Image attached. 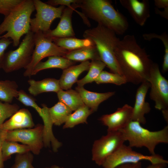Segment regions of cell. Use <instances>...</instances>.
<instances>
[{"instance_id":"obj_1","label":"cell","mask_w":168,"mask_h":168,"mask_svg":"<svg viewBox=\"0 0 168 168\" xmlns=\"http://www.w3.org/2000/svg\"><path fill=\"white\" fill-rule=\"evenodd\" d=\"M115 55L127 82L137 85L147 81L153 62L145 49L138 44L134 35H127L119 40Z\"/></svg>"},{"instance_id":"obj_2","label":"cell","mask_w":168,"mask_h":168,"mask_svg":"<svg viewBox=\"0 0 168 168\" xmlns=\"http://www.w3.org/2000/svg\"><path fill=\"white\" fill-rule=\"evenodd\" d=\"M77 4L87 18L113 31L116 34H123L128 28L126 18L114 8L110 1L80 0Z\"/></svg>"},{"instance_id":"obj_3","label":"cell","mask_w":168,"mask_h":168,"mask_svg":"<svg viewBox=\"0 0 168 168\" xmlns=\"http://www.w3.org/2000/svg\"><path fill=\"white\" fill-rule=\"evenodd\" d=\"M35 8L32 0H23L0 24V38L11 39L18 46L21 37L30 31L31 16Z\"/></svg>"},{"instance_id":"obj_4","label":"cell","mask_w":168,"mask_h":168,"mask_svg":"<svg viewBox=\"0 0 168 168\" xmlns=\"http://www.w3.org/2000/svg\"><path fill=\"white\" fill-rule=\"evenodd\" d=\"M113 31L102 26H97L85 30V39L89 40L96 47L100 60L112 72L122 76L115 55V51L120 39Z\"/></svg>"},{"instance_id":"obj_5","label":"cell","mask_w":168,"mask_h":168,"mask_svg":"<svg viewBox=\"0 0 168 168\" xmlns=\"http://www.w3.org/2000/svg\"><path fill=\"white\" fill-rule=\"evenodd\" d=\"M125 141L131 147H146L151 155L156 154V147L160 143H168V126L162 129L150 131L142 127L138 122L131 121L124 128L119 130Z\"/></svg>"},{"instance_id":"obj_6","label":"cell","mask_w":168,"mask_h":168,"mask_svg":"<svg viewBox=\"0 0 168 168\" xmlns=\"http://www.w3.org/2000/svg\"><path fill=\"white\" fill-rule=\"evenodd\" d=\"M34 34H26L18 47L5 53L2 68L6 73L24 69L30 63L35 48Z\"/></svg>"},{"instance_id":"obj_7","label":"cell","mask_w":168,"mask_h":168,"mask_svg":"<svg viewBox=\"0 0 168 168\" xmlns=\"http://www.w3.org/2000/svg\"><path fill=\"white\" fill-rule=\"evenodd\" d=\"M34 34L35 48L30 63L25 68L23 75L30 77L35 65L44 58L52 56L64 57L69 52L57 46L51 37L45 35L41 31Z\"/></svg>"},{"instance_id":"obj_8","label":"cell","mask_w":168,"mask_h":168,"mask_svg":"<svg viewBox=\"0 0 168 168\" xmlns=\"http://www.w3.org/2000/svg\"><path fill=\"white\" fill-rule=\"evenodd\" d=\"M142 160L148 161L152 164L168 163V161L159 154L144 155L133 150L132 147L124 144L106 159L102 166L103 168H115L121 165L137 163Z\"/></svg>"},{"instance_id":"obj_9","label":"cell","mask_w":168,"mask_h":168,"mask_svg":"<svg viewBox=\"0 0 168 168\" xmlns=\"http://www.w3.org/2000/svg\"><path fill=\"white\" fill-rule=\"evenodd\" d=\"M36 13L30 21V31L34 33L39 31L45 33L50 30L53 21L60 18L66 7L64 6L55 7L40 0H33Z\"/></svg>"},{"instance_id":"obj_10","label":"cell","mask_w":168,"mask_h":168,"mask_svg":"<svg viewBox=\"0 0 168 168\" xmlns=\"http://www.w3.org/2000/svg\"><path fill=\"white\" fill-rule=\"evenodd\" d=\"M125 142L119 131H107V134L96 140L92 148V160L96 164L102 166L106 159Z\"/></svg>"},{"instance_id":"obj_11","label":"cell","mask_w":168,"mask_h":168,"mask_svg":"<svg viewBox=\"0 0 168 168\" xmlns=\"http://www.w3.org/2000/svg\"><path fill=\"white\" fill-rule=\"evenodd\" d=\"M147 81L150 84V99L155 103L157 110L168 109V81L161 74L158 65L152 62Z\"/></svg>"},{"instance_id":"obj_12","label":"cell","mask_w":168,"mask_h":168,"mask_svg":"<svg viewBox=\"0 0 168 168\" xmlns=\"http://www.w3.org/2000/svg\"><path fill=\"white\" fill-rule=\"evenodd\" d=\"M43 129V125L38 124L34 128L5 131L4 140L21 142L29 146L33 154L38 155L44 147Z\"/></svg>"},{"instance_id":"obj_13","label":"cell","mask_w":168,"mask_h":168,"mask_svg":"<svg viewBox=\"0 0 168 168\" xmlns=\"http://www.w3.org/2000/svg\"><path fill=\"white\" fill-rule=\"evenodd\" d=\"M133 110V107L126 104L112 113L102 115L99 120L108 127L107 131H118L132 120Z\"/></svg>"},{"instance_id":"obj_14","label":"cell","mask_w":168,"mask_h":168,"mask_svg":"<svg viewBox=\"0 0 168 168\" xmlns=\"http://www.w3.org/2000/svg\"><path fill=\"white\" fill-rule=\"evenodd\" d=\"M17 99L24 105L33 108L42 118L44 123L43 137L46 139L52 138L54 135L52 131L53 124L50 119L48 111L49 108L44 104L40 107L37 104L35 100L24 90L19 91Z\"/></svg>"},{"instance_id":"obj_15","label":"cell","mask_w":168,"mask_h":168,"mask_svg":"<svg viewBox=\"0 0 168 168\" xmlns=\"http://www.w3.org/2000/svg\"><path fill=\"white\" fill-rule=\"evenodd\" d=\"M79 7L77 3H73L70 7H66L63 10L60 18V21L57 27L53 30L44 33L52 38L75 37V33L72 22V16L73 11Z\"/></svg>"},{"instance_id":"obj_16","label":"cell","mask_w":168,"mask_h":168,"mask_svg":"<svg viewBox=\"0 0 168 168\" xmlns=\"http://www.w3.org/2000/svg\"><path fill=\"white\" fill-rule=\"evenodd\" d=\"M150 86L148 81L143 82L141 84L136 93L135 102L133 107L132 120L138 122L141 124H145L146 120L145 115L151 109L149 104L145 100Z\"/></svg>"},{"instance_id":"obj_17","label":"cell","mask_w":168,"mask_h":168,"mask_svg":"<svg viewBox=\"0 0 168 168\" xmlns=\"http://www.w3.org/2000/svg\"><path fill=\"white\" fill-rule=\"evenodd\" d=\"M122 6L127 10L139 25H144L150 16L149 2L147 0H120Z\"/></svg>"},{"instance_id":"obj_18","label":"cell","mask_w":168,"mask_h":168,"mask_svg":"<svg viewBox=\"0 0 168 168\" xmlns=\"http://www.w3.org/2000/svg\"><path fill=\"white\" fill-rule=\"evenodd\" d=\"M32 115L30 111L25 108L18 110L10 119L4 122L0 130L6 131L32 128L35 127Z\"/></svg>"},{"instance_id":"obj_19","label":"cell","mask_w":168,"mask_h":168,"mask_svg":"<svg viewBox=\"0 0 168 168\" xmlns=\"http://www.w3.org/2000/svg\"><path fill=\"white\" fill-rule=\"evenodd\" d=\"M90 65V62L86 61L63 70L59 80L61 89L63 90L71 89L73 84L77 82L79 75L83 72L89 70Z\"/></svg>"},{"instance_id":"obj_20","label":"cell","mask_w":168,"mask_h":168,"mask_svg":"<svg viewBox=\"0 0 168 168\" xmlns=\"http://www.w3.org/2000/svg\"><path fill=\"white\" fill-rule=\"evenodd\" d=\"M75 90L79 94L84 105L88 107L93 112L97 111L100 104L113 96L114 92L97 93L85 89L83 86H77Z\"/></svg>"},{"instance_id":"obj_21","label":"cell","mask_w":168,"mask_h":168,"mask_svg":"<svg viewBox=\"0 0 168 168\" xmlns=\"http://www.w3.org/2000/svg\"><path fill=\"white\" fill-rule=\"evenodd\" d=\"M30 86L28 89L29 93L36 96L42 93L54 92H58L61 90L59 80L53 78H46L40 81L30 79L28 81Z\"/></svg>"},{"instance_id":"obj_22","label":"cell","mask_w":168,"mask_h":168,"mask_svg":"<svg viewBox=\"0 0 168 168\" xmlns=\"http://www.w3.org/2000/svg\"><path fill=\"white\" fill-rule=\"evenodd\" d=\"M75 63L63 56H49L46 61H40L35 65L32 72V76L36 75L40 71L45 69L58 68L63 70L73 65Z\"/></svg>"},{"instance_id":"obj_23","label":"cell","mask_w":168,"mask_h":168,"mask_svg":"<svg viewBox=\"0 0 168 168\" xmlns=\"http://www.w3.org/2000/svg\"><path fill=\"white\" fill-rule=\"evenodd\" d=\"M64 57L72 61L82 62L88 60H100L98 51L94 45L69 51Z\"/></svg>"},{"instance_id":"obj_24","label":"cell","mask_w":168,"mask_h":168,"mask_svg":"<svg viewBox=\"0 0 168 168\" xmlns=\"http://www.w3.org/2000/svg\"><path fill=\"white\" fill-rule=\"evenodd\" d=\"M48 111L53 124L59 126L64 124L72 111L67 105L59 101L54 106L49 108Z\"/></svg>"},{"instance_id":"obj_25","label":"cell","mask_w":168,"mask_h":168,"mask_svg":"<svg viewBox=\"0 0 168 168\" xmlns=\"http://www.w3.org/2000/svg\"><path fill=\"white\" fill-rule=\"evenodd\" d=\"M52 39L53 42L57 46L69 51L94 45L89 40L85 38L80 39L69 37Z\"/></svg>"},{"instance_id":"obj_26","label":"cell","mask_w":168,"mask_h":168,"mask_svg":"<svg viewBox=\"0 0 168 168\" xmlns=\"http://www.w3.org/2000/svg\"><path fill=\"white\" fill-rule=\"evenodd\" d=\"M59 101L68 106L72 111H74L84 105L78 92L72 89L64 91L61 89L57 93Z\"/></svg>"},{"instance_id":"obj_27","label":"cell","mask_w":168,"mask_h":168,"mask_svg":"<svg viewBox=\"0 0 168 168\" xmlns=\"http://www.w3.org/2000/svg\"><path fill=\"white\" fill-rule=\"evenodd\" d=\"M93 113L85 105L80 107L69 116L64 123L63 128H71L81 124H87V118Z\"/></svg>"},{"instance_id":"obj_28","label":"cell","mask_w":168,"mask_h":168,"mask_svg":"<svg viewBox=\"0 0 168 168\" xmlns=\"http://www.w3.org/2000/svg\"><path fill=\"white\" fill-rule=\"evenodd\" d=\"M18 85L16 82L10 80L0 81V100L11 103L18 97Z\"/></svg>"},{"instance_id":"obj_29","label":"cell","mask_w":168,"mask_h":168,"mask_svg":"<svg viewBox=\"0 0 168 168\" xmlns=\"http://www.w3.org/2000/svg\"><path fill=\"white\" fill-rule=\"evenodd\" d=\"M30 152V147L24 144H19L17 142L4 140L2 145V155L3 161L11 158L14 154H22Z\"/></svg>"},{"instance_id":"obj_30","label":"cell","mask_w":168,"mask_h":168,"mask_svg":"<svg viewBox=\"0 0 168 168\" xmlns=\"http://www.w3.org/2000/svg\"><path fill=\"white\" fill-rule=\"evenodd\" d=\"M106 66L105 64L100 60H92L87 74L83 78L77 81L78 86H83L86 84L95 82Z\"/></svg>"},{"instance_id":"obj_31","label":"cell","mask_w":168,"mask_h":168,"mask_svg":"<svg viewBox=\"0 0 168 168\" xmlns=\"http://www.w3.org/2000/svg\"><path fill=\"white\" fill-rule=\"evenodd\" d=\"M95 82L98 84L110 83L119 86L127 82L124 77L120 75L103 70Z\"/></svg>"},{"instance_id":"obj_32","label":"cell","mask_w":168,"mask_h":168,"mask_svg":"<svg viewBox=\"0 0 168 168\" xmlns=\"http://www.w3.org/2000/svg\"><path fill=\"white\" fill-rule=\"evenodd\" d=\"M34 156L30 152L17 154L14 164L11 168H35L32 165Z\"/></svg>"},{"instance_id":"obj_33","label":"cell","mask_w":168,"mask_h":168,"mask_svg":"<svg viewBox=\"0 0 168 168\" xmlns=\"http://www.w3.org/2000/svg\"><path fill=\"white\" fill-rule=\"evenodd\" d=\"M19 110V106L16 104H11L0 101V129L5 120L11 117Z\"/></svg>"},{"instance_id":"obj_34","label":"cell","mask_w":168,"mask_h":168,"mask_svg":"<svg viewBox=\"0 0 168 168\" xmlns=\"http://www.w3.org/2000/svg\"><path fill=\"white\" fill-rule=\"evenodd\" d=\"M23 0H0V14L7 16Z\"/></svg>"},{"instance_id":"obj_35","label":"cell","mask_w":168,"mask_h":168,"mask_svg":"<svg viewBox=\"0 0 168 168\" xmlns=\"http://www.w3.org/2000/svg\"><path fill=\"white\" fill-rule=\"evenodd\" d=\"M142 37L145 40L150 41L154 39H158L161 41L164 46V57H168V35L166 32L161 35L154 33L144 34Z\"/></svg>"},{"instance_id":"obj_36","label":"cell","mask_w":168,"mask_h":168,"mask_svg":"<svg viewBox=\"0 0 168 168\" xmlns=\"http://www.w3.org/2000/svg\"><path fill=\"white\" fill-rule=\"evenodd\" d=\"M12 43V42L10 39L0 38V68H2L5 51L9 45Z\"/></svg>"},{"instance_id":"obj_37","label":"cell","mask_w":168,"mask_h":168,"mask_svg":"<svg viewBox=\"0 0 168 168\" xmlns=\"http://www.w3.org/2000/svg\"><path fill=\"white\" fill-rule=\"evenodd\" d=\"M80 0H49L46 3L51 6H54L58 5L61 6L70 7L73 3H77Z\"/></svg>"},{"instance_id":"obj_38","label":"cell","mask_w":168,"mask_h":168,"mask_svg":"<svg viewBox=\"0 0 168 168\" xmlns=\"http://www.w3.org/2000/svg\"><path fill=\"white\" fill-rule=\"evenodd\" d=\"M5 131L0 130V168H4V161H3L2 155V145L3 141L4 140V134Z\"/></svg>"},{"instance_id":"obj_39","label":"cell","mask_w":168,"mask_h":168,"mask_svg":"<svg viewBox=\"0 0 168 168\" xmlns=\"http://www.w3.org/2000/svg\"><path fill=\"white\" fill-rule=\"evenodd\" d=\"M154 2L155 8L168 9V0H155Z\"/></svg>"},{"instance_id":"obj_40","label":"cell","mask_w":168,"mask_h":168,"mask_svg":"<svg viewBox=\"0 0 168 168\" xmlns=\"http://www.w3.org/2000/svg\"><path fill=\"white\" fill-rule=\"evenodd\" d=\"M115 168H142L141 162L137 163H127L119 166Z\"/></svg>"},{"instance_id":"obj_41","label":"cell","mask_w":168,"mask_h":168,"mask_svg":"<svg viewBox=\"0 0 168 168\" xmlns=\"http://www.w3.org/2000/svg\"><path fill=\"white\" fill-rule=\"evenodd\" d=\"M155 12L156 14L166 19H168V10L161 11L158 9L155 8Z\"/></svg>"},{"instance_id":"obj_42","label":"cell","mask_w":168,"mask_h":168,"mask_svg":"<svg viewBox=\"0 0 168 168\" xmlns=\"http://www.w3.org/2000/svg\"><path fill=\"white\" fill-rule=\"evenodd\" d=\"M167 164L165 163H151L146 168H166L167 166Z\"/></svg>"},{"instance_id":"obj_43","label":"cell","mask_w":168,"mask_h":168,"mask_svg":"<svg viewBox=\"0 0 168 168\" xmlns=\"http://www.w3.org/2000/svg\"><path fill=\"white\" fill-rule=\"evenodd\" d=\"M162 112L164 119L168 123V109L162 110Z\"/></svg>"},{"instance_id":"obj_44","label":"cell","mask_w":168,"mask_h":168,"mask_svg":"<svg viewBox=\"0 0 168 168\" xmlns=\"http://www.w3.org/2000/svg\"><path fill=\"white\" fill-rule=\"evenodd\" d=\"M45 168H64L63 167H60L56 165H53L49 167H47Z\"/></svg>"}]
</instances>
